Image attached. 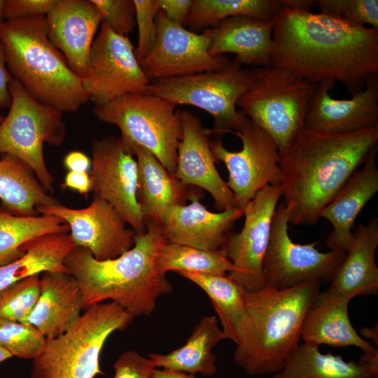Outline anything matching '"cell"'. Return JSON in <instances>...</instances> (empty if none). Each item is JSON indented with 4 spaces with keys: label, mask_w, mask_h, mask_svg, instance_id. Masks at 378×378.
<instances>
[{
    "label": "cell",
    "mask_w": 378,
    "mask_h": 378,
    "mask_svg": "<svg viewBox=\"0 0 378 378\" xmlns=\"http://www.w3.org/2000/svg\"><path fill=\"white\" fill-rule=\"evenodd\" d=\"M255 82L236 106L274 141L280 158L304 127L318 84L268 64L253 70Z\"/></svg>",
    "instance_id": "obj_7"
},
{
    "label": "cell",
    "mask_w": 378,
    "mask_h": 378,
    "mask_svg": "<svg viewBox=\"0 0 378 378\" xmlns=\"http://www.w3.org/2000/svg\"><path fill=\"white\" fill-rule=\"evenodd\" d=\"M273 20L271 64L312 83L338 81L351 94L378 75V29L283 7Z\"/></svg>",
    "instance_id": "obj_1"
},
{
    "label": "cell",
    "mask_w": 378,
    "mask_h": 378,
    "mask_svg": "<svg viewBox=\"0 0 378 378\" xmlns=\"http://www.w3.org/2000/svg\"><path fill=\"white\" fill-rule=\"evenodd\" d=\"M3 118H4V116H2L1 114L0 113V122H1Z\"/></svg>",
    "instance_id": "obj_52"
},
{
    "label": "cell",
    "mask_w": 378,
    "mask_h": 378,
    "mask_svg": "<svg viewBox=\"0 0 378 378\" xmlns=\"http://www.w3.org/2000/svg\"><path fill=\"white\" fill-rule=\"evenodd\" d=\"M83 294L76 279L62 272H43L40 294L27 319L46 339L66 332L81 316Z\"/></svg>",
    "instance_id": "obj_25"
},
{
    "label": "cell",
    "mask_w": 378,
    "mask_h": 378,
    "mask_svg": "<svg viewBox=\"0 0 378 378\" xmlns=\"http://www.w3.org/2000/svg\"><path fill=\"white\" fill-rule=\"evenodd\" d=\"M281 8V0H193L183 27L196 32L234 16L270 20Z\"/></svg>",
    "instance_id": "obj_34"
},
{
    "label": "cell",
    "mask_w": 378,
    "mask_h": 378,
    "mask_svg": "<svg viewBox=\"0 0 378 378\" xmlns=\"http://www.w3.org/2000/svg\"><path fill=\"white\" fill-rule=\"evenodd\" d=\"M134 50L128 36L116 34L102 22L82 78L83 88L94 106L127 94L146 92L151 81L144 73Z\"/></svg>",
    "instance_id": "obj_12"
},
{
    "label": "cell",
    "mask_w": 378,
    "mask_h": 378,
    "mask_svg": "<svg viewBox=\"0 0 378 378\" xmlns=\"http://www.w3.org/2000/svg\"><path fill=\"white\" fill-rule=\"evenodd\" d=\"M37 212L61 218L68 225L76 247L88 249L98 260L115 258L134 245V230L126 227V221L116 209L97 196L83 209L57 202L38 207Z\"/></svg>",
    "instance_id": "obj_17"
},
{
    "label": "cell",
    "mask_w": 378,
    "mask_h": 378,
    "mask_svg": "<svg viewBox=\"0 0 378 378\" xmlns=\"http://www.w3.org/2000/svg\"><path fill=\"white\" fill-rule=\"evenodd\" d=\"M377 155V146L321 214L332 227L326 241L330 250L347 252L354 244L351 229L355 220L378 191Z\"/></svg>",
    "instance_id": "obj_22"
},
{
    "label": "cell",
    "mask_w": 378,
    "mask_h": 378,
    "mask_svg": "<svg viewBox=\"0 0 378 378\" xmlns=\"http://www.w3.org/2000/svg\"><path fill=\"white\" fill-rule=\"evenodd\" d=\"M321 13L378 29L377 0H317Z\"/></svg>",
    "instance_id": "obj_38"
},
{
    "label": "cell",
    "mask_w": 378,
    "mask_h": 378,
    "mask_svg": "<svg viewBox=\"0 0 378 378\" xmlns=\"http://www.w3.org/2000/svg\"><path fill=\"white\" fill-rule=\"evenodd\" d=\"M354 241L335 270L329 287L322 293L351 300L356 296L378 293V218L373 217L355 229Z\"/></svg>",
    "instance_id": "obj_23"
},
{
    "label": "cell",
    "mask_w": 378,
    "mask_h": 378,
    "mask_svg": "<svg viewBox=\"0 0 378 378\" xmlns=\"http://www.w3.org/2000/svg\"><path fill=\"white\" fill-rule=\"evenodd\" d=\"M335 82L318 84L304 127L328 133H346L378 125V77L370 78L350 99H334Z\"/></svg>",
    "instance_id": "obj_19"
},
{
    "label": "cell",
    "mask_w": 378,
    "mask_h": 378,
    "mask_svg": "<svg viewBox=\"0 0 378 378\" xmlns=\"http://www.w3.org/2000/svg\"><path fill=\"white\" fill-rule=\"evenodd\" d=\"M155 264L163 274L175 271L225 276L227 272L237 271L221 250H206L168 241L158 251Z\"/></svg>",
    "instance_id": "obj_35"
},
{
    "label": "cell",
    "mask_w": 378,
    "mask_h": 378,
    "mask_svg": "<svg viewBox=\"0 0 378 378\" xmlns=\"http://www.w3.org/2000/svg\"><path fill=\"white\" fill-rule=\"evenodd\" d=\"M69 233V227L55 216H17L0 210V265L24 253L23 246L46 235Z\"/></svg>",
    "instance_id": "obj_33"
},
{
    "label": "cell",
    "mask_w": 378,
    "mask_h": 378,
    "mask_svg": "<svg viewBox=\"0 0 378 378\" xmlns=\"http://www.w3.org/2000/svg\"><path fill=\"white\" fill-rule=\"evenodd\" d=\"M145 224L146 231L136 233L134 246L115 258L98 260L83 247H76L66 257L64 265L81 290L83 309L110 300L134 318L150 316L158 298L172 291V283L155 264L167 240L159 224Z\"/></svg>",
    "instance_id": "obj_3"
},
{
    "label": "cell",
    "mask_w": 378,
    "mask_h": 378,
    "mask_svg": "<svg viewBox=\"0 0 378 378\" xmlns=\"http://www.w3.org/2000/svg\"><path fill=\"white\" fill-rule=\"evenodd\" d=\"M282 196L281 186L268 185L244 209V226L230 232L220 249L237 272L229 277L246 291L265 286L263 260L269 244L272 217Z\"/></svg>",
    "instance_id": "obj_15"
},
{
    "label": "cell",
    "mask_w": 378,
    "mask_h": 378,
    "mask_svg": "<svg viewBox=\"0 0 378 378\" xmlns=\"http://www.w3.org/2000/svg\"><path fill=\"white\" fill-rule=\"evenodd\" d=\"M160 9L171 22L183 26L193 0H157Z\"/></svg>",
    "instance_id": "obj_43"
},
{
    "label": "cell",
    "mask_w": 378,
    "mask_h": 378,
    "mask_svg": "<svg viewBox=\"0 0 378 378\" xmlns=\"http://www.w3.org/2000/svg\"><path fill=\"white\" fill-rule=\"evenodd\" d=\"M271 378H373L367 365L358 360L323 354L318 346L298 344L282 368Z\"/></svg>",
    "instance_id": "obj_31"
},
{
    "label": "cell",
    "mask_w": 378,
    "mask_h": 378,
    "mask_svg": "<svg viewBox=\"0 0 378 378\" xmlns=\"http://www.w3.org/2000/svg\"><path fill=\"white\" fill-rule=\"evenodd\" d=\"M76 247L69 233L46 235L23 246L24 253L0 265V291L28 276L43 272L69 273L66 257Z\"/></svg>",
    "instance_id": "obj_29"
},
{
    "label": "cell",
    "mask_w": 378,
    "mask_h": 378,
    "mask_svg": "<svg viewBox=\"0 0 378 378\" xmlns=\"http://www.w3.org/2000/svg\"><path fill=\"white\" fill-rule=\"evenodd\" d=\"M11 357H13V356L10 352L0 346V363Z\"/></svg>",
    "instance_id": "obj_50"
},
{
    "label": "cell",
    "mask_w": 378,
    "mask_h": 378,
    "mask_svg": "<svg viewBox=\"0 0 378 378\" xmlns=\"http://www.w3.org/2000/svg\"><path fill=\"white\" fill-rule=\"evenodd\" d=\"M136 26L138 28L137 46L134 50L139 62L150 52L158 36L157 14L160 8L157 0H134Z\"/></svg>",
    "instance_id": "obj_39"
},
{
    "label": "cell",
    "mask_w": 378,
    "mask_h": 378,
    "mask_svg": "<svg viewBox=\"0 0 378 378\" xmlns=\"http://www.w3.org/2000/svg\"><path fill=\"white\" fill-rule=\"evenodd\" d=\"M224 335L215 316L202 317L194 327L185 344L167 354H148L155 368L169 369L204 376L214 375L217 368L216 356L211 349Z\"/></svg>",
    "instance_id": "obj_28"
},
{
    "label": "cell",
    "mask_w": 378,
    "mask_h": 378,
    "mask_svg": "<svg viewBox=\"0 0 378 378\" xmlns=\"http://www.w3.org/2000/svg\"><path fill=\"white\" fill-rule=\"evenodd\" d=\"M363 336L372 340L377 344L378 336H377V325H374L372 328L363 327L360 330Z\"/></svg>",
    "instance_id": "obj_49"
},
{
    "label": "cell",
    "mask_w": 378,
    "mask_h": 378,
    "mask_svg": "<svg viewBox=\"0 0 378 378\" xmlns=\"http://www.w3.org/2000/svg\"><path fill=\"white\" fill-rule=\"evenodd\" d=\"M274 20L234 16L206 29L212 56L232 53L241 64L262 66L270 64Z\"/></svg>",
    "instance_id": "obj_26"
},
{
    "label": "cell",
    "mask_w": 378,
    "mask_h": 378,
    "mask_svg": "<svg viewBox=\"0 0 378 378\" xmlns=\"http://www.w3.org/2000/svg\"><path fill=\"white\" fill-rule=\"evenodd\" d=\"M0 43L13 78L37 101L63 113L90 101L82 79L49 40L46 15L3 21Z\"/></svg>",
    "instance_id": "obj_5"
},
{
    "label": "cell",
    "mask_w": 378,
    "mask_h": 378,
    "mask_svg": "<svg viewBox=\"0 0 378 378\" xmlns=\"http://www.w3.org/2000/svg\"><path fill=\"white\" fill-rule=\"evenodd\" d=\"M0 200L6 211L17 216H35L38 207L58 202L26 163L8 154L0 158Z\"/></svg>",
    "instance_id": "obj_30"
},
{
    "label": "cell",
    "mask_w": 378,
    "mask_h": 378,
    "mask_svg": "<svg viewBox=\"0 0 378 378\" xmlns=\"http://www.w3.org/2000/svg\"><path fill=\"white\" fill-rule=\"evenodd\" d=\"M288 223L287 209L281 202L272 217L263 260L265 286L286 289L312 279L330 281L346 252L330 250L322 253L315 248L317 242L294 243L288 235Z\"/></svg>",
    "instance_id": "obj_13"
},
{
    "label": "cell",
    "mask_w": 378,
    "mask_h": 378,
    "mask_svg": "<svg viewBox=\"0 0 378 378\" xmlns=\"http://www.w3.org/2000/svg\"><path fill=\"white\" fill-rule=\"evenodd\" d=\"M181 139L177 149L175 176L184 185L206 190L220 211L235 207L232 192L216 167L209 134L192 112L180 111Z\"/></svg>",
    "instance_id": "obj_18"
},
{
    "label": "cell",
    "mask_w": 378,
    "mask_h": 378,
    "mask_svg": "<svg viewBox=\"0 0 378 378\" xmlns=\"http://www.w3.org/2000/svg\"><path fill=\"white\" fill-rule=\"evenodd\" d=\"M377 142L378 125L346 133L303 127L280 160L288 223L316 224Z\"/></svg>",
    "instance_id": "obj_2"
},
{
    "label": "cell",
    "mask_w": 378,
    "mask_h": 378,
    "mask_svg": "<svg viewBox=\"0 0 378 378\" xmlns=\"http://www.w3.org/2000/svg\"><path fill=\"white\" fill-rule=\"evenodd\" d=\"M176 108L155 95L127 94L94 106L92 113L98 120L117 126L127 148L134 145L145 148L174 174L182 136L181 110Z\"/></svg>",
    "instance_id": "obj_8"
},
{
    "label": "cell",
    "mask_w": 378,
    "mask_h": 378,
    "mask_svg": "<svg viewBox=\"0 0 378 378\" xmlns=\"http://www.w3.org/2000/svg\"><path fill=\"white\" fill-rule=\"evenodd\" d=\"M232 133L242 142L239 151L225 148L221 139H210L209 144L216 161L223 162L228 171L226 183L235 207L244 210L265 186H281V158L272 139L246 115Z\"/></svg>",
    "instance_id": "obj_11"
},
{
    "label": "cell",
    "mask_w": 378,
    "mask_h": 378,
    "mask_svg": "<svg viewBox=\"0 0 378 378\" xmlns=\"http://www.w3.org/2000/svg\"><path fill=\"white\" fill-rule=\"evenodd\" d=\"M253 70L243 68L234 59L223 69L190 76L154 80L146 94L163 98L175 105H190L210 114L214 120L211 134L232 133L246 115L236 108L238 99L253 86Z\"/></svg>",
    "instance_id": "obj_10"
},
{
    "label": "cell",
    "mask_w": 378,
    "mask_h": 378,
    "mask_svg": "<svg viewBox=\"0 0 378 378\" xmlns=\"http://www.w3.org/2000/svg\"><path fill=\"white\" fill-rule=\"evenodd\" d=\"M91 191L111 204L136 234L146 231L137 201L138 165L120 136H106L91 143Z\"/></svg>",
    "instance_id": "obj_14"
},
{
    "label": "cell",
    "mask_w": 378,
    "mask_h": 378,
    "mask_svg": "<svg viewBox=\"0 0 378 378\" xmlns=\"http://www.w3.org/2000/svg\"><path fill=\"white\" fill-rule=\"evenodd\" d=\"M13 80L6 65V55L0 43V108L9 107L11 97L9 92V83Z\"/></svg>",
    "instance_id": "obj_44"
},
{
    "label": "cell",
    "mask_w": 378,
    "mask_h": 378,
    "mask_svg": "<svg viewBox=\"0 0 378 378\" xmlns=\"http://www.w3.org/2000/svg\"><path fill=\"white\" fill-rule=\"evenodd\" d=\"M193 195L190 204L172 208L159 224L168 242L206 250H220L235 222L244 210L232 208L218 213L209 211Z\"/></svg>",
    "instance_id": "obj_21"
},
{
    "label": "cell",
    "mask_w": 378,
    "mask_h": 378,
    "mask_svg": "<svg viewBox=\"0 0 378 378\" xmlns=\"http://www.w3.org/2000/svg\"><path fill=\"white\" fill-rule=\"evenodd\" d=\"M134 318L113 302L90 306L62 335L47 339L33 359L30 378H94L104 374L100 354L108 336L124 330Z\"/></svg>",
    "instance_id": "obj_6"
},
{
    "label": "cell",
    "mask_w": 378,
    "mask_h": 378,
    "mask_svg": "<svg viewBox=\"0 0 378 378\" xmlns=\"http://www.w3.org/2000/svg\"><path fill=\"white\" fill-rule=\"evenodd\" d=\"M99 11L102 22L118 34L128 36L136 27L134 0H90Z\"/></svg>",
    "instance_id": "obj_40"
},
{
    "label": "cell",
    "mask_w": 378,
    "mask_h": 378,
    "mask_svg": "<svg viewBox=\"0 0 378 378\" xmlns=\"http://www.w3.org/2000/svg\"><path fill=\"white\" fill-rule=\"evenodd\" d=\"M350 300L328 296L320 291L306 313L300 338L304 344L334 347L354 346L365 354H378L377 347L365 341L353 328L348 312Z\"/></svg>",
    "instance_id": "obj_27"
},
{
    "label": "cell",
    "mask_w": 378,
    "mask_h": 378,
    "mask_svg": "<svg viewBox=\"0 0 378 378\" xmlns=\"http://www.w3.org/2000/svg\"><path fill=\"white\" fill-rule=\"evenodd\" d=\"M46 341L31 324L0 319V346L13 356L33 360L43 351Z\"/></svg>",
    "instance_id": "obj_37"
},
{
    "label": "cell",
    "mask_w": 378,
    "mask_h": 378,
    "mask_svg": "<svg viewBox=\"0 0 378 378\" xmlns=\"http://www.w3.org/2000/svg\"><path fill=\"white\" fill-rule=\"evenodd\" d=\"M150 378H198L195 374H188L183 372L169 369L158 370L154 368Z\"/></svg>",
    "instance_id": "obj_47"
},
{
    "label": "cell",
    "mask_w": 378,
    "mask_h": 378,
    "mask_svg": "<svg viewBox=\"0 0 378 378\" xmlns=\"http://www.w3.org/2000/svg\"><path fill=\"white\" fill-rule=\"evenodd\" d=\"M55 0H5L4 20L46 15Z\"/></svg>",
    "instance_id": "obj_42"
},
{
    "label": "cell",
    "mask_w": 378,
    "mask_h": 378,
    "mask_svg": "<svg viewBox=\"0 0 378 378\" xmlns=\"http://www.w3.org/2000/svg\"><path fill=\"white\" fill-rule=\"evenodd\" d=\"M5 0H0V24L4 21V6Z\"/></svg>",
    "instance_id": "obj_51"
},
{
    "label": "cell",
    "mask_w": 378,
    "mask_h": 378,
    "mask_svg": "<svg viewBox=\"0 0 378 378\" xmlns=\"http://www.w3.org/2000/svg\"><path fill=\"white\" fill-rule=\"evenodd\" d=\"M11 103L0 122V154L26 163L48 192L54 191V177L44 158L43 145H62L66 136L63 112L35 99L15 79L9 83Z\"/></svg>",
    "instance_id": "obj_9"
},
{
    "label": "cell",
    "mask_w": 378,
    "mask_h": 378,
    "mask_svg": "<svg viewBox=\"0 0 378 378\" xmlns=\"http://www.w3.org/2000/svg\"><path fill=\"white\" fill-rule=\"evenodd\" d=\"M112 378H150L154 368L152 360L137 352L129 350L123 352L115 361Z\"/></svg>",
    "instance_id": "obj_41"
},
{
    "label": "cell",
    "mask_w": 378,
    "mask_h": 378,
    "mask_svg": "<svg viewBox=\"0 0 378 378\" xmlns=\"http://www.w3.org/2000/svg\"><path fill=\"white\" fill-rule=\"evenodd\" d=\"M40 294V276L35 274L0 291V319L27 323Z\"/></svg>",
    "instance_id": "obj_36"
},
{
    "label": "cell",
    "mask_w": 378,
    "mask_h": 378,
    "mask_svg": "<svg viewBox=\"0 0 378 378\" xmlns=\"http://www.w3.org/2000/svg\"><path fill=\"white\" fill-rule=\"evenodd\" d=\"M201 288L219 316L225 339L235 344L246 316L244 289L229 276L177 272Z\"/></svg>",
    "instance_id": "obj_32"
},
{
    "label": "cell",
    "mask_w": 378,
    "mask_h": 378,
    "mask_svg": "<svg viewBox=\"0 0 378 378\" xmlns=\"http://www.w3.org/2000/svg\"><path fill=\"white\" fill-rule=\"evenodd\" d=\"M48 36L81 79L102 15L90 0H55L46 15Z\"/></svg>",
    "instance_id": "obj_20"
},
{
    "label": "cell",
    "mask_w": 378,
    "mask_h": 378,
    "mask_svg": "<svg viewBox=\"0 0 378 378\" xmlns=\"http://www.w3.org/2000/svg\"><path fill=\"white\" fill-rule=\"evenodd\" d=\"M321 283L312 279L286 289L244 290L246 316L234 352L235 363L253 376L278 372L299 344L306 313Z\"/></svg>",
    "instance_id": "obj_4"
},
{
    "label": "cell",
    "mask_w": 378,
    "mask_h": 378,
    "mask_svg": "<svg viewBox=\"0 0 378 378\" xmlns=\"http://www.w3.org/2000/svg\"><path fill=\"white\" fill-rule=\"evenodd\" d=\"M63 189L69 188L81 195H88L91 191V181L88 172L69 171L61 186Z\"/></svg>",
    "instance_id": "obj_45"
},
{
    "label": "cell",
    "mask_w": 378,
    "mask_h": 378,
    "mask_svg": "<svg viewBox=\"0 0 378 378\" xmlns=\"http://www.w3.org/2000/svg\"><path fill=\"white\" fill-rule=\"evenodd\" d=\"M283 8L310 10V8L316 5L314 0H281Z\"/></svg>",
    "instance_id": "obj_48"
},
{
    "label": "cell",
    "mask_w": 378,
    "mask_h": 378,
    "mask_svg": "<svg viewBox=\"0 0 378 378\" xmlns=\"http://www.w3.org/2000/svg\"><path fill=\"white\" fill-rule=\"evenodd\" d=\"M156 21L158 36L155 46L139 62L150 80L217 71L230 62L224 55H210L211 41L205 32L198 34L169 21L160 9Z\"/></svg>",
    "instance_id": "obj_16"
},
{
    "label": "cell",
    "mask_w": 378,
    "mask_h": 378,
    "mask_svg": "<svg viewBox=\"0 0 378 378\" xmlns=\"http://www.w3.org/2000/svg\"><path fill=\"white\" fill-rule=\"evenodd\" d=\"M64 164L69 171L88 172L91 167V161L83 152L71 151L64 157Z\"/></svg>",
    "instance_id": "obj_46"
},
{
    "label": "cell",
    "mask_w": 378,
    "mask_h": 378,
    "mask_svg": "<svg viewBox=\"0 0 378 378\" xmlns=\"http://www.w3.org/2000/svg\"><path fill=\"white\" fill-rule=\"evenodd\" d=\"M130 149L138 165L136 197L145 223L160 224L172 208L185 205L193 195L203 192L198 188L183 184L145 148L134 145Z\"/></svg>",
    "instance_id": "obj_24"
}]
</instances>
